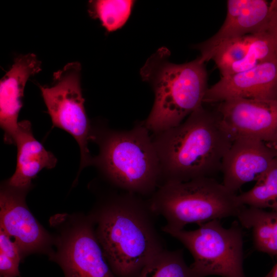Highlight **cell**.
Masks as SVG:
<instances>
[{
  "instance_id": "cell-1",
  "label": "cell",
  "mask_w": 277,
  "mask_h": 277,
  "mask_svg": "<svg viewBox=\"0 0 277 277\" xmlns=\"http://www.w3.org/2000/svg\"><path fill=\"white\" fill-rule=\"evenodd\" d=\"M148 200L123 191L100 204L91 217L104 256L117 277H137L166 249Z\"/></svg>"
},
{
  "instance_id": "cell-2",
  "label": "cell",
  "mask_w": 277,
  "mask_h": 277,
  "mask_svg": "<svg viewBox=\"0 0 277 277\" xmlns=\"http://www.w3.org/2000/svg\"><path fill=\"white\" fill-rule=\"evenodd\" d=\"M159 159L161 185L214 177L234 137L216 111L202 106L180 125L153 134Z\"/></svg>"
},
{
  "instance_id": "cell-3",
  "label": "cell",
  "mask_w": 277,
  "mask_h": 277,
  "mask_svg": "<svg viewBox=\"0 0 277 277\" xmlns=\"http://www.w3.org/2000/svg\"><path fill=\"white\" fill-rule=\"evenodd\" d=\"M170 51L160 48L141 70L143 80L154 94L152 110L144 124L153 134L180 125L185 117L203 106L207 88V74L199 56L184 64L169 61Z\"/></svg>"
},
{
  "instance_id": "cell-4",
  "label": "cell",
  "mask_w": 277,
  "mask_h": 277,
  "mask_svg": "<svg viewBox=\"0 0 277 277\" xmlns=\"http://www.w3.org/2000/svg\"><path fill=\"white\" fill-rule=\"evenodd\" d=\"M99 148L92 165L123 191L149 198L161 185L159 159L143 122L127 130H93Z\"/></svg>"
},
{
  "instance_id": "cell-5",
  "label": "cell",
  "mask_w": 277,
  "mask_h": 277,
  "mask_svg": "<svg viewBox=\"0 0 277 277\" xmlns=\"http://www.w3.org/2000/svg\"><path fill=\"white\" fill-rule=\"evenodd\" d=\"M148 200L153 212L165 219L164 232L183 229L190 223L237 217L244 206L236 193L209 177L165 183Z\"/></svg>"
},
{
  "instance_id": "cell-6",
  "label": "cell",
  "mask_w": 277,
  "mask_h": 277,
  "mask_svg": "<svg viewBox=\"0 0 277 277\" xmlns=\"http://www.w3.org/2000/svg\"><path fill=\"white\" fill-rule=\"evenodd\" d=\"M165 233L177 239L190 251L194 260L190 267L196 277H246L243 233L238 222L225 228L219 220H214L200 225L193 230L183 229Z\"/></svg>"
},
{
  "instance_id": "cell-7",
  "label": "cell",
  "mask_w": 277,
  "mask_h": 277,
  "mask_svg": "<svg viewBox=\"0 0 277 277\" xmlns=\"http://www.w3.org/2000/svg\"><path fill=\"white\" fill-rule=\"evenodd\" d=\"M81 71L80 63H69L53 73L51 86L39 85L53 127L69 133L78 144L80 170L92 165L93 159L88 149L89 142L93 140V129L85 108Z\"/></svg>"
},
{
  "instance_id": "cell-8",
  "label": "cell",
  "mask_w": 277,
  "mask_h": 277,
  "mask_svg": "<svg viewBox=\"0 0 277 277\" xmlns=\"http://www.w3.org/2000/svg\"><path fill=\"white\" fill-rule=\"evenodd\" d=\"M90 218L75 225L62 238L54 256L65 277H117L96 238Z\"/></svg>"
},
{
  "instance_id": "cell-9",
  "label": "cell",
  "mask_w": 277,
  "mask_h": 277,
  "mask_svg": "<svg viewBox=\"0 0 277 277\" xmlns=\"http://www.w3.org/2000/svg\"><path fill=\"white\" fill-rule=\"evenodd\" d=\"M216 111L234 138L250 137L277 148V100L231 99L218 103Z\"/></svg>"
},
{
  "instance_id": "cell-10",
  "label": "cell",
  "mask_w": 277,
  "mask_h": 277,
  "mask_svg": "<svg viewBox=\"0 0 277 277\" xmlns=\"http://www.w3.org/2000/svg\"><path fill=\"white\" fill-rule=\"evenodd\" d=\"M276 156L275 149L261 141L235 137L222 161L223 184L236 193L245 184L258 180Z\"/></svg>"
},
{
  "instance_id": "cell-11",
  "label": "cell",
  "mask_w": 277,
  "mask_h": 277,
  "mask_svg": "<svg viewBox=\"0 0 277 277\" xmlns=\"http://www.w3.org/2000/svg\"><path fill=\"white\" fill-rule=\"evenodd\" d=\"M272 1L228 0L225 19L218 31L210 38L195 46L200 57L206 62L215 50L233 39L265 31L272 10Z\"/></svg>"
},
{
  "instance_id": "cell-12",
  "label": "cell",
  "mask_w": 277,
  "mask_h": 277,
  "mask_svg": "<svg viewBox=\"0 0 277 277\" xmlns=\"http://www.w3.org/2000/svg\"><path fill=\"white\" fill-rule=\"evenodd\" d=\"M26 192L6 184L0 194V228L14 238L22 255L44 250L50 242L26 204Z\"/></svg>"
},
{
  "instance_id": "cell-13",
  "label": "cell",
  "mask_w": 277,
  "mask_h": 277,
  "mask_svg": "<svg viewBox=\"0 0 277 277\" xmlns=\"http://www.w3.org/2000/svg\"><path fill=\"white\" fill-rule=\"evenodd\" d=\"M234 98L277 100V58L247 71L221 77L208 88L203 103Z\"/></svg>"
},
{
  "instance_id": "cell-14",
  "label": "cell",
  "mask_w": 277,
  "mask_h": 277,
  "mask_svg": "<svg viewBox=\"0 0 277 277\" xmlns=\"http://www.w3.org/2000/svg\"><path fill=\"white\" fill-rule=\"evenodd\" d=\"M41 70V62L36 55H19L1 80L0 125L4 132V141L7 144H14L26 84L30 76Z\"/></svg>"
},
{
  "instance_id": "cell-15",
  "label": "cell",
  "mask_w": 277,
  "mask_h": 277,
  "mask_svg": "<svg viewBox=\"0 0 277 277\" xmlns=\"http://www.w3.org/2000/svg\"><path fill=\"white\" fill-rule=\"evenodd\" d=\"M277 58L274 43L266 31L243 36L220 46L213 53L214 61L225 77L252 69Z\"/></svg>"
},
{
  "instance_id": "cell-16",
  "label": "cell",
  "mask_w": 277,
  "mask_h": 277,
  "mask_svg": "<svg viewBox=\"0 0 277 277\" xmlns=\"http://www.w3.org/2000/svg\"><path fill=\"white\" fill-rule=\"evenodd\" d=\"M14 144L17 149L16 167L6 184L27 191L37 173L43 168H54L57 159L34 137L31 124L28 121L18 123Z\"/></svg>"
},
{
  "instance_id": "cell-17",
  "label": "cell",
  "mask_w": 277,
  "mask_h": 277,
  "mask_svg": "<svg viewBox=\"0 0 277 277\" xmlns=\"http://www.w3.org/2000/svg\"><path fill=\"white\" fill-rule=\"evenodd\" d=\"M236 217L242 226L251 229L258 250L277 255V211L244 206Z\"/></svg>"
},
{
  "instance_id": "cell-18",
  "label": "cell",
  "mask_w": 277,
  "mask_h": 277,
  "mask_svg": "<svg viewBox=\"0 0 277 277\" xmlns=\"http://www.w3.org/2000/svg\"><path fill=\"white\" fill-rule=\"evenodd\" d=\"M238 199L242 205L277 211V156L255 185Z\"/></svg>"
},
{
  "instance_id": "cell-19",
  "label": "cell",
  "mask_w": 277,
  "mask_h": 277,
  "mask_svg": "<svg viewBox=\"0 0 277 277\" xmlns=\"http://www.w3.org/2000/svg\"><path fill=\"white\" fill-rule=\"evenodd\" d=\"M137 277H196L186 263L182 249L166 248L153 256Z\"/></svg>"
},
{
  "instance_id": "cell-20",
  "label": "cell",
  "mask_w": 277,
  "mask_h": 277,
  "mask_svg": "<svg viewBox=\"0 0 277 277\" xmlns=\"http://www.w3.org/2000/svg\"><path fill=\"white\" fill-rule=\"evenodd\" d=\"M133 1L95 0L88 3V12L93 18L98 19L108 32L121 28L129 18Z\"/></svg>"
},
{
  "instance_id": "cell-21",
  "label": "cell",
  "mask_w": 277,
  "mask_h": 277,
  "mask_svg": "<svg viewBox=\"0 0 277 277\" xmlns=\"http://www.w3.org/2000/svg\"><path fill=\"white\" fill-rule=\"evenodd\" d=\"M22 256L18 244L0 228V277L20 276L19 264Z\"/></svg>"
},
{
  "instance_id": "cell-22",
  "label": "cell",
  "mask_w": 277,
  "mask_h": 277,
  "mask_svg": "<svg viewBox=\"0 0 277 277\" xmlns=\"http://www.w3.org/2000/svg\"><path fill=\"white\" fill-rule=\"evenodd\" d=\"M272 10L265 31L271 37L277 52V0L272 1Z\"/></svg>"
},
{
  "instance_id": "cell-23",
  "label": "cell",
  "mask_w": 277,
  "mask_h": 277,
  "mask_svg": "<svg viewBox=\"0 0 277 277\" xmlns=\"http://www.w3.org/2000/svg\"><path fill=\"white\" fill-rule=\"evenodd\" d=\"M269 274L270 277H277V263Z\"/></svg>"
},
{
  "instance_id": "cell-24",
  "label": "cell",
  "mask_w": 277,
  "mask_h": 277,
  "mask_svg": "<svg viewBox=\"0 0 277 277\" xmlns=\"http://www.w3.org/2000/svg\"><path fill=\"white\" fill-rule=\"evenodd\" d=\"M276 151L277 152V148L275 149Z\"/></svg>"
}]
</instances>
